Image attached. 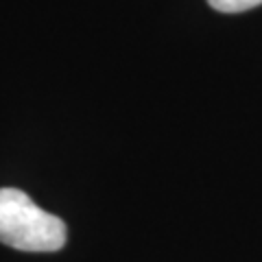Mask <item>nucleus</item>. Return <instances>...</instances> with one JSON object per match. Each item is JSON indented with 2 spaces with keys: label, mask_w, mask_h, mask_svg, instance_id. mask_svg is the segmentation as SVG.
Masks as SVG:
<instances>
[{
  "label": "nucleus",
  "mask_w": 262,
  "mask_h": 262,
  "mask_svg": "<svg viewBox=\"0 0 262 262\" xmlns=\"http://www.w3.org/2000/svg\"><path fill=\"white\" fill-rule=\"evenodd\" d=\"M66 223L44 212L27 192L0 188V243L20 251H57L66 245Z\"/></svg>",
  "instance_id": "obj_1"
},
{
  "label": "nucleus",
  "mask_w": 262,
  "mask_h": 262,
  "mask_svg": "<svg viewBox=\"0 0 262 262\" xmlns=\"http://www.w3.org/2000/svg\"><path fill=\"white\" fill-rule=\"evenodd\" d=\"M208 3L221 13H241L262 5V0H208Z\"/></svg>",
  "instance_id": "obj_2"
}]
</instances>
